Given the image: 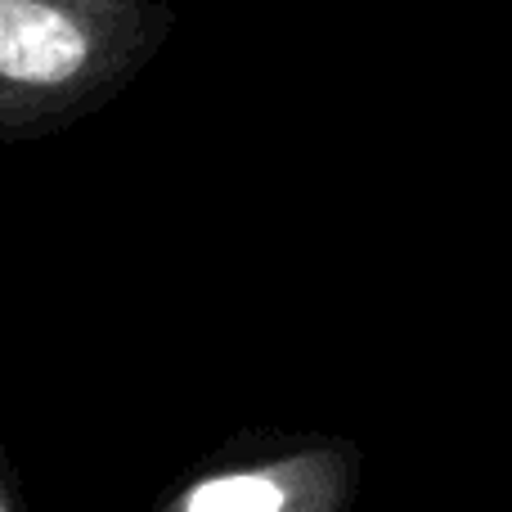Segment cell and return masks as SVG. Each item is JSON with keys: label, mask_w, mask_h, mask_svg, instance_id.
I'll list each match as a JSON object with an SVG mask.
<instances>
[{"label": "cell", "mask_w": 512, "mask_h": 512, "mask_svg": "<svg viewBox=\"0 0 512 512\" xmlns=\"http://www.w3.org/2000/svg\"><path fill=\"white\" fill-rule=\"evenodd\" d=\"M171 0H0V144L72 131L171 41Z\"/></svg>", "instance_id": "1"}, {"label": "cell", "mask_w": 512, "mask_h": 512, "mask_svg": "<svg viewBox=\"0 0 512 512\" xmlns=\"http://www.w3.org/2000/svg\"><path fill=\"white\" fill-rule=\"evenodd\" d=\"M364 450L333 432H239L189 468L153 512H351Z\"/></svg>", "instance_id": "2"}, {"label": "cell", "mask_w": 512, "mask_h": 512, "mask_svg": "<svg viewBox=\"0 0 512 512\" xmlns=\"http://www.w3.org/2000/svg\"><path fill=\"white\" fill-rule=\"evenodd\" d=\"M0 512H27L23 490H18V477H14V468H9L5 450H0Z\"/></svg>", "instance_id": "3"}]
</instances>
